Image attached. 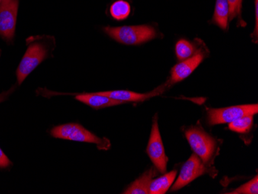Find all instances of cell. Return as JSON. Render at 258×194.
I'll return each mask as SVG.
<instances>
[{
    "mask_svg": "<svg viewBox=\"0 0 258 194\" xmlns=\"http://www.w3.org/2000/svg\"><path fill=\"white\" fill-rule=\"evenodd\" d=\"M52 37H30L27 40V49L22 58L17 71V84L23 83V81L48 56L50 51V40Z\"/></svg>",
    "mask_w": 258,
    "mask_h": 194,
    "instance_id": "obj_1",
    "label": "cell"
},
{
    "mask_svg": "<svg viewBox=\"0 0 258 194\" xmlns=\"http://www.w3.org/2000/svg\"><path fill=\"white\" fill-rule=\"evenodd\" d=\"M50 133L56 139L93 143L97 145L100 150H108L111 147V142L108 139L99 138L77 123H68L53 127Z\"/></svg>",
    "mask_w": 258,
    "mask_h": 194,
    "instance_id": "obj_2",
    "label": "cell"
},
{
    "mask_svg": "<svg viewBox=\"0 0 258 194\" xmlns=\"http://www.w3.org/2000/svg\"><path fill=\"white\" fill-rule=\"evenodd\" d=\"M104 31L116 41L125 45H139L156 37V30L149 25L106 27Z\"/></svg>",
    "mask_w": 258,
    "mask_h": 194,
    "instance_id": "obj_3",
    "label": "cell"
},
{
    "mask_svg": "<svg viewBox=\"0 0 258 194\" xmlns=\"http://www.w3.org/2000/svg\"><path fill=\"white\" fill-rule=\"evenodd\" d=\"M187 140L197 156L201 158L204 164L210 166L213 158L217 152V143L204 130L197 127L189 128L185 133Z\"/></svg>",
    "mask_w": 258,
    "mask_h": 194,
    "instance_id": "obj_4",
    "label": "cell"
},
{
    "mask_svg": "<svg viewBox=\"0 0 258 194\" xmlns=\"http://www.w3.org/2000/svg\"><path fill=\"white\" fill-rule=\"evenodd\" d=\"M258 112V106L255 105H236L223 108L209 109L208 122L211 125L230 123L242 117L254 115Z\"/></svg>",
    "mask_w": 258,
    "mask_h": 194,
    "instance_id": "obj_5",
    "label": "cell"
},
{
    "mask_svg": "<svg viewBox=\"0 0 258 194\" xmlns=\"http://www.w3.org/2000/svg\"><path fill=\"white\" fill-rule=\"evenodd\" d=\"M212 169L213 168L210 169L208 166L204 164L201 158L194 153L184 163L177 180L175 181V184L172 186V191L182 189L184 186L189 184V182L205 173H210V175L214 174L215 176L217 174L216 173H213Z\"/></svg>",
    "mask_w": 258,
    "mask_h": 194,
    "instance_id": "obj_6",
    "label": "cell"
},
{
    "mask_svg": "<svg viewBox=\"0 0 258 194\" xmlns=\"http://www.w3.org/2000/svg\"><path fill=\"white\" fill-rule=\"evenodd\" d=\"M19 0H4L0 4V37L11 43L15 34Z\"/></svg>",
    "mask_w": 258,
    "mask_h": 194,
    "instance_id": "obj_7",
    "label": "cell"
},
{
    "mask_svg": "<svg viewBox=\"0 0 258 194\" xmlns=\"http://www.w3.org/2000/svg\"><path fill=\"white\" fill-rule=\"evenodd\" d=\"M147 153L155 167L162 173H166L168 157L164 150L163 143L158 126L157 116L155 117L147 146Z\"/></svg>",
    "mask_w": 258,
    "mask_h": 194,
    "instance_id": "obj_8",
    "label": "cell"
},
{
    "mask_svg": "<svg viewBox=\"0 0 258 194\" xmlns=\"http://www.w3.org/2000/svg\"><path fill=\"white\" fill-rule=\"evenodd\" d=\"M166 87H167V83L159 87L154 91L146 94L136 93V92L129 91H103V92H98V93L99 95L112 98V99L124 101L126 103L127 102H141V101H146L152 97L157 96V95L163 93Z\"/></svg>",
    "mask_w": 258,
    "mask_h": 194,
    "instance_id": "obj_9",
    "label": "cell"
},
{
    "mask_svg": "<svg viewBox=\"0 0 258 194\" xmlns=\"http://www.w3.org/2000/svg\"><path fill=\"white\" fill-rule=\"evenodd\" d=\"M204 57L202 53H196L189 58L175 65L171 71L170 83H177L188 78L201 64Z\"/></svg>",
    "mask_w": 258,
    "mask_h": 194,
    "instance_id": "obj_10",
    "label": "cell"
},
{
    "mask_svg": "<svg viewBox=\"0 0 258 194\" xmlns=\"http://www.w3.org/2000/svg\"><path fill=\"white\" fill-rule=\"evenodd\" d=\"M78 101L83 102L85 105L95 108V109H101V108H108V107L115 106V105L125 104L126 102L119 100H114L104 95H99L98 93L91 94H80L75 96Z\"/></svg>",
    "mask_w": 258,
    "mask_h": 194,
    "instance_id": "obj_11",
    "label": "cell"
},
{
    "mask_svg": "<svg viewBox=\"0 0 258 194\" xmlns=\"http://www.w3.org/2000/svg\"><path fill=\"white\" fill-rule=\"evenodd\" d=\"M156 175L155 168H151L146 171L140 177L133 182L123 193L125 194H147L149 192V186L152 179Z\"/></svg>",
    "mask_w": 258,
    "mask_h": 194,
    "instance_id": "obj_12",
    "label": "cell"
},
{
    "mask_svg": "<svg viewBox=\"0 0 258 194\" xmlns=\"http://www.w3.org/2000/svg\"><path fill=\"white\" fill-rule=\"evenodd\" d=\"M177 171H171L158 179H152L149 186V194H164L172 186L175 180Z\"/></svg>",
    "mask_w": 258,
    "mask_h": 194,
    "instance_id": "obj_13",
    "label": "cell"
},
{
    "mask_svg": "<svg viewBox=\"0 0 258 194\" xmlns=\"http://www.w3.org/2000/svg\"><path fill=\"white\" fill-rule=\"evenodd\" d=\"M230 9L227 0H216L213 21L220 28L225 30L228 25Z\"/></svg>",
    "mask_w": 258,
    "mask_h": 194,
    "instance_id": "obj_14",
    "label": "cell"
},
{
    "mask_svg": "<svg viewBox=\"0 0 258 194\" xmlns=\"http://www.w3.org/2000/svg\"><path fill=\"white\" fill-rule=\"evenodd\" d=\"M110 12L113 18L123 20L127 18L131 13V6L124 0H118L111 6Z\"/></svg>",
    "mask_w": 258,
    "mask_h": 194,
    "instance_id": "obj_15",
    "label": "cell"
},
{
    "mask_svg": "<svg viewBox=\"0 0 258 194\" xmlns=\"http://www.w3.org/2000/svg\"><path fill=\"white\" fill-rule=\"evenodd\" d=\"M253 115L242 117L229 123V128L238 133H246L253 125Z\"/></svg>",
    "mask_w": 258,
    "mask_h": 194,
    "instance_id": "obj_16",
    "label": "cell"
},
{
    "mask_svg": "<svg viewBox=\"0 0 258 194\" xmlns=\"http://www.w3.org/2000/svg\"><path fill=\"white\" fill-rule=\"evenodd\" d=\"M195 47L190 42L180 40L175 45V53L178 60H184L194 56Z\"/></svg>",
    "mask_w": 258,
    "mask_h": 194,
    "instance_id": "obj_17",
    "label": "cell"
},
{
    "mask_svg": "<svg viewBox=\"0 0 258 194\" xmlns=\"http://www.w3.org/2000/svg\"><path fill=\"white\" fill-rule=\"evenodd\" d=\"M229 193L233 194H257L258 193V177L255 176L251 180L249 181L247 183H245L243 186L237 188L233 192Z\"/></svg>",
    "mask_w": 258,
    "mask_h": 194,
    "instance_id": "obj_18",
    "label": "cell"
},
{
    "mask_svg": "<svg viewBox=\"0 0 258 194\" xmlns=\"http://www.w3.org/2000/svg\"><path fill=\"white\" fill-rule=\"evenodd\" d=\"M227 3L230 9L229 20H232L234 17L240 15L241 11L242 0H227Z\"/></svg>",
    "mask_w": 258,
    "mask_h": 194,
    "instance_id": "obj_19",
    "label": "cell"
},
{
    "mask_svg": "<svg viewBox=\"0 0 258 194\" xmlns=\"http://www.w3.org/2000/svg\"><path fill=\"white\" fill-rule=\"evenodd\" d=\"M12 166L13 163L0 148V169H8Z\"/></svg>",
    "mask_w": 258,
    "mask_h": 194,
    "instance_id": "obj_20",
    "label": "cell"
},
{
    "mask_svg": "<svg viewBox=\"0 0 258 194\" xmlns=\"http://www.w3.org/2000/svg\"><path fill=\"white\" fill-rule=\"evenodd\" d=\"M14 91H15V86L12 87L8 91H4L2 93H0V103H2L4 101H6Z\"/></svg>",
    "mask_w": 258,
    "mask_h": 194,
    "instance_id": "obj_21",
    "label": "cell"
},
{
    "mask_svg": "<svg viewBox=\"0 0 258 194\" xmlns=\"http://www.w3.org/2000/svg\"><path fill=\"white\" fill-rule=\"evenodd\" d=\"M3 1H4V0H0V4H1V3L3 2Z\"/></svg>",
    "mask_w": 258,
    "mask_h": 194,
    "instance_id": "obj_22",
    "label": "cell"
}]
</instances>
